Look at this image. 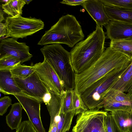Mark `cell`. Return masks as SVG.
<instances>
[{
  "instance_id": "obj_1",
  "label": "cell",
  "mask_w": 132,
  "mask_h": 132,
  "mask_svg": "<svg viewBox=\"0 0 132 132\" xmlns=\"http://www.w3.org/2000/svg\"><path fill=\"white\" fill-rule=\"evenodd\" d=\"M131 59L110 46L95 63L86 70L76 74L74 90L80 95L96 81L113 70L130 63Z\"/></svg>"
},
{
  "instance_id": "obj_2",
  "label": "cell",
  "mask_w": 132,
  "mask_h": 132,
  "mask_svg": "<svg viewBox=\"0 0 132 132\" xmlns=\"http://www.w3.org/2000/svg\"><path fill=\"white\" fill-rule=\"evenodd\" d=\"M105 35L102 27L96 24L95 30L71 50V63L76 74L86 70L101 56L105 50Z\"/></svg>"
},
{
  "instance_id": "obj_3",
  "label": "cell",
  "mask_w": 132,
  "mask_h": 132,
  "mask_svg": "<svg viewBox=\"0 0 132 132\" xmlns=\"http://www.w3.org/2000/svg\"><path fill=\"white\" fill-rule=\"evenodd\" d=\"M81 27L75 17L67 14L46 31L38 43L42 46L49 44H64L73 47L84 38Z\"/></svg>"
},
{
  "instance_id": "obj_4",
  "label": "cell",
  "mask_w": 132,
  "mask_h": 132,
  "mask_svg": "<svg viewBox=\"0 0 132 132\" xmlns=\"http://www.w3.org/2000/svg\"><path fill=\"white\" fill-rule=\"evenodd\" d=\"M46 59L63 82L65 90H74L76 73L70 52L60 44L46 45L40 49Z\"/></svg>"
},
{
  "instance_id": "obj_5",
  "label": "cell",
  "mask_w": 132,
  "mask_h": 132,
  "mask_svg": "<svg viewBox=\"0 0 132 132\" xmlns=\"http://www.w3.org/2000/svg\"><path fill=\"white\" fill-rule=\"evenodd\" d=\"M129 66L127 64L113 70L94 82L80 94L88 109H100L101 104L111 87Z\"/></svg>"
},
{
  "instance_id": "obj_6",
  "label": "cell",
  "mask_w": 132,
  "mask_h": 132,
  "mask_svg": "<svg viewBox=\"0 0 132 132\" xmlns=\"http://www.w3.org/2000/svg\"><path fill=\"white\" fill-rule=\"evenodd\" d=\"M5 22L7 27V35L18 39L31 35L43 29L44 22L40 19L24 18L18 15L6 17Z\"/></svg>"
},
{
  "instance_id": "obj_7",
  "label": "cell",
  "mask_w": 132,
  "mask_h": 132,
  "mask_svg": "<svg viewBox=\"0 0 132 132\" xmlns=\"http://www.w3.org/2000/svg\"><path fill=\"white\" fill-rule=\"evenodd\" d=\"M107 111L97 108L88 109L78 114L73 132H107L105 121Z\"/></svg>"
},
{
  "instance_id": "obj_8",
  "label": "cell",
  "mask_w": 132,
  "mask_h": 132,
  "mask_svg": "<svg viewBox=\"0 0 132 132\" xmlns=\"http://www.w3.org/2000/svg\"><path fill=\"white\" fill-rule=\"evenodd\" d=\"M33 67L41 80L50 90L63 95L65 90L63 84L45 59L44 58L42 62L37 63Z\"/></svg>"
},
{
  "instance_id": "obj_9",
  "label": "cell",
  "mask_w": 132,
  "mask_h": 132,
  "mask_svg": "<svg viewBox=\"0 0 132 132\" xmlns=\"http://www.w3.org/2000/svg\"><path fill=\"white\" fill-rule=\"evenodd\" d=\"M14 78L19 87L29 97L44 103V98L50 90L35 71L25 79Z\"/></svg>"
},
{
  "instance_id": "obj_10",
  "label": "cell",
  "mask_w": 132,
  "mask_h": 132,
  "mask_svg": "<svg viewBox=\"0 0 132 132\" xmlns=\"http://www.w3.org/2000/svg\"><path fill=\"white\" fill-rule=\"evenodd\" d=\"M17 40L13 37L1 39L0 59L11 56L18 59L21 64L30 60L33 55L29 52V46L25 43L18 42Z\"/></svg>"
},
{
  "instance_id": "obj_11",
  "label": "cell",
  "mask_w": 132,
  "mask_h": 132,
  "mask_svg": "<svg viewBox=\"0 0 132 132\" xmlns=\"http://www.w3.org/2000/svg\"><path fill=\"white\" fill-rule=\"evenodd\" d=\"M14 96L26 112L29 120L37 132H46L40 117V106L42 103L28 97L20 95Z\"/></svg>"
},
{
  "instance_id": "obj_12",
  "label": "cell",
  "mask_w": 132,
  "mask_h": 132,
  "mask_svg": "<svg viewBox=\"0 0 132 132\" xmlns=\"http://www.w3.org/2000/svg\"><path fill=\"white\" fill-rule=\"evenodd\" d=\"M105 27L106 38L111 41L132 38V24L110 21Z\"/></svg>"
},
{
  "instance_id": "obj_13",
  "label": "cell",
  "mask_w": 132,
  "mask_h": 132,
  "mask_svg": "<svg viewBox=\"0 0 132 132\" xmlns=\"http://www.w3.org/2000/svg\"><path fill=\"white\" fill-rule=\"evenodd\" d=\"M81 5L96 24L102 27L110 21L105 10L104 5L100 0H87Z\"/></svg>"
},
{
  "instance_id": "obj_14",
  "label": "cell",
  "mask_w": 132,
  "mask_h": 132,
  "mask_svg": "<svg viewBox=\"0 0 132 132\" xmlns=\"http://www.w3.org/2000/svg\"><path fill=\"white\" fill-rule=\"evenodd\" d=\"M0 92L5 95L29 97L19 87L10 71L0 70Z\"/></svg>"
},
{
  "instance_id": "obj_15",
  "label": "cell",
  "mask_w": 132,
  "mask_h": 132,
  "mask_svg": "<svg viewBox=\"0 0 132 132\" xmlns=\"http://www.w3.org/2000/svg\"><path fill=\"white\" fill-rule=\"evenodd\" d=\"M132 88V58L129 65L112 85L109 91L128 92Z\"/></svg>"
},
{
  "instance_id": "obj_16",
  "label": "cell",
  "mask_w": 132,
  "mask_h": 132,
  "mask_svg": "<svg viewBox=\"0 0 132 132\" xmlns=\"http://www.w3.org/2000/svg\"><path fill=\"white\" fill-rule=\"evenodd\" d=\"M105 12L110 21L132 24V9H123L104 5Z\"/></svg>"
},
{
  "instance_id": "obj_17",
  "label": "cell",
  "mask_w": 132,
  "mask_h": 132,
  "mask_svg": "<svg viewBox=\"0 0 132 132\" xmlns=\"http://www.w3.org/2000/svg\"><path fill=\"white\" fill-rule=\"evenodd\" d=\"M22 109L19 102L12 104L9 113L6 117V122L11 130H16L21 124Z\"/></svg>"
},
{
  "instance_id": "obj_18",
  "label": "cell",
  "mask_w": 132,
  "mask_h": 132,
  "mask_svg": "<svg viewBox=\"0 0 132 132\" xmlns=\"http://www.w3.org/2000/svg\"><path fill=\"white\" fill-rule=\"evenodd\" d=\"M110 113L121 132H129L130 113L122 111H115Z\"/></svg>"
},
{
  "instance_id": "obj_19",
  "label": "cell",
  "mask_w": 132,
  "mask_h": 132,
  "mask_svg": "<svg viewBox=\"0 0 132 132\" xmlns=\"http://www.w3.org/2000/svg\"><path fill=\"white\" fill-rule=\"evenodd\" d=\"M110 46L131 59L132 58V38L111 41Z\"/></svg>"
},
{
  "instance_id": "obj_20",
  "label": "cell",
  "mask_w": 132,
  "mask_h": 132,
  "mask_svg": "<svg viewBox=\"0 0 132 132\" xmlns=\"http://www.w3.org/2000/svg\"><path fill=\"white\" fill-rule=\"evenodd\" d=\"M26 4L24 0H8L2 7L5 13L14 17L22 14L23 8Z\"/></svg>"
},
{
  "instance_id": "obj_21",
  "label": "cell",
  "mask_w": 132,
  "mask_h": 132,
  "mask_svg": "<svg viewBox=\"0 0 132 132\" xmlns=\"http://www.w3.org/2000/svg\"><path fill=\"white\" fill-rule=\"evenodd\" d=\"M131 101L127 94L119 91H109L106 94L102 102L100 109L104 104Z\"/></svg>"
},
{
  "instance_id": "obj_22",
  "label": "cell",
  "mask_w": 132,
  "mask_h": 132,
  "mask_svg": "<svg viewBox=\"0 0 132 132\" xmlns=\"http://www.w3.org/2000/svg\"><path fill=\"white\" fill-rule=\"evenodd\" d=\"M103 108L104 111L107 112L122 111L130 113L132 112V101H128L104 104Z\"/></svg>"
},
{
  "instance_id": "obj_23",
  "label": "cell",
  "mask_w": 132,
  "mask_h": 132,
  "mask_svg": "<svg viewBox=\"0 0 132 132\" xmlns=\"http://www.w3.org/2000/svg\"><path fill=\"white\" fill-rule=\"evenodd\" d=\"M33 65L19 64L10 70L12 76L14 78L25 79L35 72Z\"/></svg>"
},
{
  "instance_id": "obj_24",
  "label": "cell",
  "mask_w": 132,
  "mask_h": 132,
  "mask_svg": "<svg viewBox=\"0 0 132 132\" xmlns=\"http://www.w3.org/2000/svg\"><path fill=\"white\" fill-rule=\"evenodd\" d=\"M76 115L74 110L62 113L59 122L57 132H66L70 128L72 120Z\"/></svg>"
},
{
  "instance_id": "obj_25",
  "label": "cell",
  "mask_w": 132,
  "mask_h": 132,
  "mask_svg": "<svg viewBox=\"0 0 132 132\" xmlns=\"http://www.w3.org/2000/svg\"><path fill=\"white\" fill-rule=\"evenodd\" d=\"M21 64L16 58L7 56L0 59V70L10 71L17 66Z\"/></svg>"
},
{
  "instance_id": "obj_26",
  "label": "cell",
  "mask_w": 132,
  "mask_h": 132,
  "mask_svg": "<svg viewBox=\"0 0 132 132\" xmlns=\"http://www.w3.org/2000/svg\"><path fill=\"white\" fill-rule=\"evenodd\" d=\"M105 6L123 9H132V0H100Z\"/></svg>"
},
{
  "instance_id": "obj_27",
  "label": "cell",
  "mask_w": 132,
  "mask_h": 132,
  "mask_svg": "<svg viewBox=\"0 0 132 132\" xmlns=\"http://www.w3.org/2000/svg\"><path fill=\"white\" fill-rule=\"evenodd\" d=\"M74 91V90H65L63 95L64 113L74 110L73 106Z\"/></svg>"
},
{
  "instance_id": "obj_28",
  "label": "cell",
  "mask_w": 132,
  "mask_h": 132,
  "mask_svg": "<svg viewBox=\"0 0 132 132\" xmlns=\"http://www.w3.org/2000/svg\"><path fill=\"white\" fill-rule=\"evenodd\" d=\"M73 106L76 115L82 113L88 109L80 95L74 90L73 95Z\"/></svg>"
},
{
  "instance_id": "obj_29",
  "label": "cell",
  "mask_w": 132,
  "mask_h": 132,
  "mask_svg": "<svg viewBox=\"0 0 132 132\" xmlns=\"http://www.w3.org/2000/svg\"><path fill=\"white\" fill-rule=\"evenodd\" d=\"M105 125L107 132H121L110 113L107 114Z\"/></svg>"
},
{
  "instance_id": "obj_30",
  "label": "cell",
  "mask_w": 132,
  "mask_h": 132,
  "mask_svg": "<svg viewBox=\"0 0 132 132\" xmlns=\"http://www.w3.org/2000/svg\"><path fill=\"white\" fill-rule=\"evenodd\" d=\"M12 104V100L9 96H5L0 99V115L3 116Z\"/></svg>"
},
{
  "instance_id": "obj_31",
  "label": "cell",
  "mask_w": 132,
  "mask_h": 132,
  "mask_svg": "<svg viewBox=\"0 0 132 132\" xmlns=\"http://www.w3.org/2000/svg\"><path fill=\"white\" fill-rule=\"evenodd\" d=\"M15 132H37L29 120L22 122Z\"/></svg>"
},
{
  "instance_id": "obj_32",
  "label": "cell",
  "mask_w": 132,
  "mask_h": 132,
  "mask_svg": "<svg viewBox=\"0 0 132 132\" xmlns=\"http://www.w3.org/2000/svg\"><path fill=\"white\" fill-rule=\"evenodd\" d=\"M87 1V0H64L60 2V3L71 6L81 5Z\"/></svg>"
},
{
  "instance_id": "obj_33",
  "label": "cell",
  "mask_w": 132,
  "mask_h": 132,
  "mask_svg": "<svg viewBox=\"0 0 132 132\" xmlns=\"http://www.w3.org/2000/svg\"><path fill=\"white\" fill-rule=\"evenodd\" d=\"M7 35V27L6 23H0V37Z\"/></svg>"
},
{
  "instance_id": "obj_34",
  "label": "cell",
  "mask_w": 132,
  "mask_h": 132,
  "mask_svg": "<svg viewBox=\"0 0 132 132\" xmlns=\"http://www.w3.org/2000/svg\"><path fill=\"white\" fill-rule=\"evenodd\" d=\"M129 120L130 124L129 127V132H132V112L130 113Z\"/></svg>"
},
{
  "instance_id": "obj_35",
  "label": "cell",
  "mask_w": 132,
  "mask_h": 132,
  "mask_svg": "<svg viewBox=\"0 0 132 132\" xmlns=\"http://www.w3.org/2000/svg\"><path fill=\"white\" fill-rule=\"evenodd\" d=\"M4 12L2 11L1 9L0 10V23L4 20V18L3 16V14Z\"/></svg>"
},
{
  "instance_id": "obj_36",
  "label": "cell",
  "mask_w": 132,
  "mask_h": 132,
  "mask_svg": "<svg viewBox=\"0 0 132 132\" xmlns=\"http://www.w3.org/2000/svg\"><path fill=\"white\" fill-rule=\"evenodd\" d=\"M127 94L130 100L132 101V88L128 92Z\"/></svg>"
},
{
  "instance_id": "obj_37",
  "label": "cell",
  "mask_w": 132,
  "mask_h": 132,
  "mask_svg": "<svg viewBox=\"0 0 132 132\" xmlns=\"http://www.w3.org/2000/svg\"><path fill=\"white\" fill-rule=\"evenodd\" d=\"M25 2L27 4H28L30 3L31 2L32 0H24Z\"/></svg>"
},
{
  "instance_id": "obj_38",
  "label": "cell",
  "mask_w": 132,
  "mask_h": 132,
  "mask_svg": "<svg viewBox=\"0 0 132 132\" xmlns=\"http://www.w3.org/2000/svg\"><path fill=\"white\" fill-rule=\"evenodd\" d=\"M8 0H1V1H2V2H5V3L7 2Z\"/></svg>"
},
{
  "instance_id": "obj_39",
  "label": "cell",
  "mask_w": 132,
  "mask_h": 132,
  "mask_svg": "<svg viewBox=\"0 0 132 132\" xmlns=\"http://www.w3.org/2000/svg\"><path fill=\"white\" fill-rule=\"evenodd\" d=\"M72 132H73V131H72Z\"/></svg>"
}]
</instances>
